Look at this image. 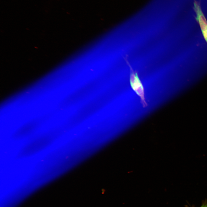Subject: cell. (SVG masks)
Wrapping results in <instances>:
<instances>
[{
  "mask_svg": "<svg viewBox=\"0 0 207 207\" xmlns=\"http://www.w3.org/2000/svg\"><path fill=\"white\" fill-rule=\"evenodd\" d=\"M57 138L56 133L53 131L32 138L19 150L16 156L17 158H26L39 153L52 145Z\"/></svg>",
  "mask_w": 207,
  "mask_h": 207,
  "instance_id": "6da1fadb",
  "label": "cell"
},
{
  "mask_svg": "<svg viewBox=\"0 0 207 207\" xmlns=\"http://www.w3.org/2000/svg\"><path fill=\"white\" fill-rule=\"evenodd\" d=\"M130 83L132 89L139 97L143 107H147V104L145 98L144 87L137 72L131 71L130 75Z\"/></svg>",
  "mask_w": 207,
  "mask_h": 207,
  "instance_id": "7a4b0ae2",
  "label": "cell"
},
{
  "mask_svg": "<svg viewBox=\"0 0 207 207\" xmlns=\"http://www.w3.org/2000/svg\"><path fill=\"white\" fill-rule=\"evenodd\" d=\"M194 9L196 14V19L199 23L202 33L207 29V22L198 3H194Z\"/></svg>",
  "mask_w": 207,
  "mask_h": 207,
  "instance_id": "3957f363",
  "label": "cell"
},
{
  "mask_svg": "<svg viewBox=\"0 0 207 207\" xmlns=\"http://www.w3.org/2000/svg\"><path fill=\"white\" fill-rule=\"evenodd\" d=\"M200 207H207V200H205L203 202Z\"/></svg>",
  "mask_w": 207,
  "mask_h": 207,
  "instance_id": "277c9868",
  "label": "cell"
},
{
  "mask_svg": "<svg viewBox=\"0 0 207 207\" xmlns=\"http://www.w3.org/2000/svg\"><path fill=\"white\" fill-rule=\"evenodd\" d=\"M202 34L207 42V29L204 32H202Z\"/></svg>",
  "mask_w": 207,
  "mask_h": 207,
  "instance_id": "5b68a950",
  "label": "cell"
}]
</instances>
